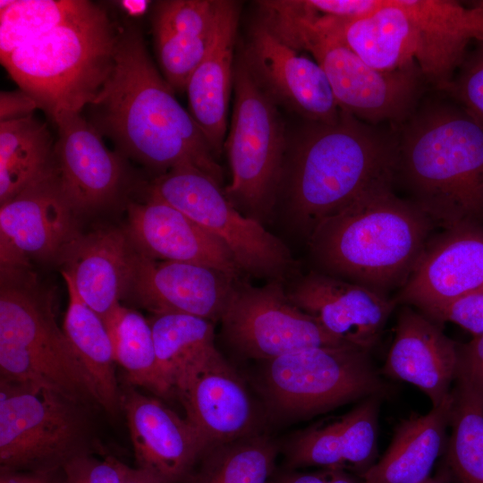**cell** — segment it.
Returning <instances> with one entry per match:
<instances>
[{
  "mask_svg": "<svg viewBox=\"0 0 483 483\" xmlns=\"http://www.w3.org/2000/svg\"><path fill=\"white\" fill-rule=\"evenodd\" d=\"M459 343L449 338L441 325L409 305L397 316L394 338L382 372L410 383L422 391L432 407L452 392L458 366Z\"/></svg>",
  "mask_w": 483,
  "mask_h": 483,
  "instance_id": "23",
  "label": "cell"
},
{
  "mask_svg": "<svg viewBox=\"0 0 483 483\" xmlns=\"http://www.w3.org/2000/svg\"><path fill=\"white\" fill-rule=\"evenodd\" d=\"M416 38L415 62L428 84L445 91L472 42L483 41V0H396Z\"/></svg>",
  "mask_w": 483,
  "mask_h": 483,
  "instance_id": "21",
  "label": "cell"
},
{
  "mask_svg": "<svg viewBox=\"0 0 483 483\" xmlns=\"http://www.w3.org/2000/svg\"><path fill=\"white\" fill-rule=\"evenodd\" d=\"M0 379L101 408L93 385L57 323L53 291L28 267H1Z\"/></svg>",
  "mask_w": 483,
  "mask_h": 483,
  "instance_id": "6",
  "label": "cell"
},
{
  "mask_svg": "<svg viewBox=\"0 0 483 483\" xmlns=\"http://www.w3.org/2000/svg\"><path fill=\"white\" fill-rule=\"evenodd\" d=\"M453 394L426 414L411 415L395 428L392 441L360 483H421L445 451Z\"/></svg>",
  "mask_w": 483,
  "mask_h": 483,
  "instance_id": "28",
  "label": "cell"
},
{
  "mask_svg": "<svg viewBox=\"0 0 483 483\" xmlns=\"http://www.w3.org/2000/svg\"><path fill=\"white\" fill-rule=\"evenodd\" d=\"M222 0H165L153 4L151 29L160 72L175 92L188 80L214 39Z\"/></svg>",
  "mask_w": 483,
  "mask_h": 483,
  "instance_id": "25",
  "label": "cell"
},
{
  "mask_svg": "<svg viewBox=\"0 0 483 483\" xmlns=\"http://www.w3.org/2000/svg\"><path fill=\"white\" fill-rule=\"evenodd\" d=\"M120 393L136 467L164 483H189L207 451L195 428L135 386L124 383Z\"/></svg>",
  "mask_w": 483,
  "mask_h": 483,
  "instance_id": "16",
  "label": "cell"
},
{
  "mask_svg": "<svg viewBox=\"0 0 483 483\" xmlns=\"http://www.w3.org/2000/svg\"><path fill=\"white\" fill-rule=\"evenodd\" d=\"M237 280L208 267L153 259L135 250L125 297L153 314H186L214 323Z\"/></svg>",
  "mask_w": 483,
  "mask_h": 483,
  "instance_id": "18",
  "label": "cell"
},
{
  "mask_svg": "<svg viewBox=\"0 0 483 483\" xmlns=\"http://www.w3.org/2000/svg\"><path fill=\"white\" fill-rule=\"evenodd\" d=\"M103 321L110 335L115 362L123 369L125 383L145 388L159 397H170L159 374L148 319L121 304Z\"/></svg>",
  "mask_w": 483,
  "mask_h": 483,
  "instance_id": "33",
  "label": "cell"
},
{
  "mask_svg": "<svg viewBox=\"0 0 483 483\" xmlns=\"http://www.w3.org/2000/svg\"><path fill=\"white\" fill-rule=\"evenodd\" d=\"M455 379H460L483 394V334L467 343H459Z\"/></svg>",
  "mask_w": 483,
  "mask_h": 483,
  "instance_id": "41",
  "label": "cell"
},
{
  "mask_svg": "<svg viewBox=\"0 0 483 483\" xmlns=\"http://www.w3.org/2000/svg\"><path fill=\"white\" fill-rule=\"evenodd\" d=\"M421 483H449L448 478L445 470L440 467L436 475L429 477Z\"/></svg>",
  "mask_w": 483,
  "mask_h": 483,
  "instance_id": "48",
  "label": "cell"
},
{
  "mask_svg": "<svg viewBox=\"0 0 483 483\" xmlns=\"http://www.w3.org/2000/svg\"><path fill=\"white\" fill-rule=\"evenodd\" d=\"M379 400V395L365 398L335 420L346 469L358 477L376 463Z\"/></svg>",
  "mask_w": 483,
  "mask_h": 483,
  "instance_id": "36",
  "label": "cell"
},
{
  "mask_svg": "<svg viewBox=\"0 0 483 483\" xmlns=\"http://www.w3.org/2000/svg\"><path fill=\"white\" fill-rule=\"evenodd\" d=\"M53 122L55 172L74 211L79 216L113 204L125 186V157L106 146L81 113L60 114Z\"/></svg>",
  "mask_w": 483,
  "mask_h": 483,
  "instance_id": "15",
  "label": "cell"
},
{
  "mask_svg": "<svg viewBox=\"0 0 483 483\" xmlns=\"http://www.w3.org/2000/svg\"><path fill=\"white\" fill-rule=\"evenodd\" d=\"M268 483H275L274 481H269Z\"/></svg>",
  "mask_w": 483,
  "mask_h": 483,
  "instance_id": "49",
  "label": "cell"
},
{
  "mask_svg": "<svg viewBox=\"0 0 483 483\" xmlns=\"http://www.w3.org/2000/svg\"><path fill=\"white\" fill-rule=\"evenodd\" d=\"M147 195L180 210L217 238L242 273L268 281L284 279L296 262L288 247L262 223L243 215L221 184L194 166H178L155 177Z\"/></svg>",
  "mask_w": 483,
  "mask_h": 483,
  "instance_id": "11",
  "label": "cell"
},
{
  "mask_svg": "<svg viewBox=\"0 0 483 483\" xmlns=\"http://www.w3.org/2000/svg\"><path fill=\"white\" fill-rule=\"evenodd\" d=\"M55 141L33 114L0 122V204L53 172Z\"/></svg>",
  "mask_w": 483,
  "mask_h": 483,
  "instance_id": "31",
  "label": "cell"
},
{
  "mask_svg": "<svg viewBox=\"0 0 483 483\" xmlns=\"http://www.w3.org/2000/svg\"><path fill=\"white\" fill-rule=\"evenodd\" d=\"M121 483H164L151 474L120 461Z\"/></svg>",
  "mask_w": 483,
  "mask_h": 483,
  "instance_id": "44",
  "label": "cell"
},
{
  "mask_svg": "<svg viewBox=\"0 0 483 483\" xmlns=\"http://www.w3.org/2000/svg\"><path fill=\"white\" fill-rule=\"evenodd\" d=\"M160 377L174 396L192 372L217 352L213 322L186 314H153L148 319Z\"/></svg>",
  "mask_w": 483,
  "mask_h": 483,
  "instance_id": "30",
  "label": "cell"
},
{
  "mask_svg": "<svg viewBox=\"0 0 483 483\" xmlns=\"http://www.w3.org/2000/svg\"><path fill=\"white\" fill-rule=\"evenodd\" d=\"M242 57L259 88L309 123H333L341 108L321 66L262 22L250 30Z\"/></svg>",
  "mask_w": 483,
  "mask_h": 483,
  "instance_id": "14",
  "label": "cell"
},
{
  "mask_svg": "<svg viewBox=\"0 0 483 483\" xmlns=\"http://www.w3.org/2000/svg\"><path fill=\"white\" fill-rule=\"evenodd\" d=\"M483 127V41L468 50L450 84L442 91Z\"/></svg>",
  "mask_w": 483,
  "mask_h": 483,
  "instance_id": "38",
  "label": "cell"
},
{
  "mask_svg": "<svg viewBox=\"0 0 483 483\" xmlns=\"http://www.w3.org/2000/svg\"><path fill=\"white\" fill-rule=\"evenodd\" d=\"M427 317L440 325L453 322L474 336L483 334V287L445 304Z\"/></svg>",
  "mask_w": 483,
  "mask_h": 483,
  "instance_id": "39",
  "label": "cell"
},
{
  "mask_svg": "<svg viewBox=\"0 0 483 483\" xmlns=\"http://www.w3.org/2000/svg\"><path fill=\"white\" fill-rule=\"evenodd\" d=\"M284 452L286 464L291 469L320 467L346 470L335 420L295 433L286 444Z\"/></svg>",
  "mask_w": 483,
  "mask_h": 483,
  "instance_id": "37",
  "label": "cell"
},
{
  "mask_svg": "<svg viewBox=\"0 0 483 483\" xmlns=\"http://www.w3.org/2000/svg\"><path fill=\"white\" fill-rule=\"evenodd\" d=\"M233 89L224 145L231 182L223 191L243 215L262 223L279 195L288 140L277 106L257 84L242 55L234 65Z\"/></svg>",
  "mask_w": 483,
  "mask_h": 483,
  "instance_id": "9",
  "label": "cell"
},
{
  "mask_svg": "<svg viewBox=\"0 0 483 483\" xmlns=\"http://www.w3.org/2000/svg\"><path fill=\"white\" fill-rule=\"evenodd\" d=\"M88 107V120L125 158L159 174L194 166L222 183V168L210 144L154 64L140 30L131 22L119 27L113 70Z\"/></svg>",
  "mask_w": 483,
  "mask_h": 483,
  "instance_id": "1",
  "label": "cell"
},
{
  "mask_svg": "<svg viewBox=\"0 0 483 483\" xmlns=\"http://www.w3.org/2000/svg\"><path fill=\"white\" fill-rule=\"evenodd\" d=\"M64 483H121L120 461L94 454L77 458L64 467Z\"/></svg>",
  "mask_w": 483,
  "mask_h": 483,
  "instance_id": "40",
  "label": "cell"
},
{
  "mask_svg": "<svg viewBox=\"0 0 483 483\" xmlns=\"http://www.w3.org/2000/svg\"><path fill=\"white\" fill-rule=\"evenodd\" d=\"M326 483H360V478L345 469H325Z\"/></svg>",
  "mask_w": 483,
  "mask_h": 483,
  "instance_id": "46",
  "label": "cell"
},
{
  "mask_svg": "<svg viewBox=\"0 0 483 483\" xmlns=\"http://www.w3.org/2000/svg\"><path fill=\"white\" fill-rule=\"evenodd\" d=\"M483 287V225H461L432 234L394 299L428 316Z\"/></svg>",
  "mask_w": 483,
  "mask_h": 483,
  "instance_id": "17",
  "label": "cell"
},
{
  "mask_svg": "<svg viewBox=\"0 0 483 483\" xmlns=\"http://www.w3.org/2000/svg\"><path fill=\"white\" fill-rule=\"evenodd\" d=\"M150 3L149 1L141 0H123L119 1L118 4L130 16L140 17L148 10Z\"/></svg>",
  "mask_w": 483,
  "mask_h": 483,
  "instance_id": "47",
  "label": "cell"
},
{
  "mask_svg": "<svg viewBox=\"0 0 483 483\" xmlns=\"http://www.w3.org/2000/svg\"><path fill=\"white\" fill-rule=\"evenodd\" d=\"M39 108L36 100L22 89L1 91L0 122L30 115Z\"/></svg>",
  "mask_w": 483,
  "mask_h": 483,
  "instance_id": "42",
  "label": "cell"
},
{
  "mask_svg": "<svg viewBox=\"0 0 483 483\" xmlns=\"http://www.w3.org/2000/svg\"><path fill=\"white\" fill-rule=\"evenodd\" d=\"M118 35L107 12L89 2L1 63L53 120L60 114L81 113L92 103L113 70Z\"/></svg>",
  "mask_w": 483,
  "mask_h": 483,
  "instance_id": "5",
  "label": "cell"
},
{
  "mask_svg": "<svg viewBox=\"0 0 483 483\" xmlns=\"http://www.w3.org/2000/svg\"><path fill=\"white\" fill-rule=\"evenodd\" d=\"M220 321L234 349L266 361L302 349L349 344L299 309L281 280L262 286L237 280Z\"/></svg>",
  "mask_w": 483,
  "mask_h": 483,
  "instance_id": "12",
  "label": "cell"
},
{
  "mask_svg": "<svg viewBox=\"0 0 483 483\" xmlns=\"http://www.w3.org/2000/svg\"><path fill=\"white\" fill-rule=\"evenodd\" d=\"M435 226L390 185L324 219L307 241L318 271L389 295L409 279Z\"/></svg>",
  "mask_w": 483,
  "mask_h": 483,
  "instance_id": "4",
  "label": "cell"
},
{
  "mask_svg": "<svg viewBox=\"0 0 483 483\" xmlns=\"http://www.w3.org/2000/svg\"><path fill=\"white\" fill-rule=\"evenodd\" d=\"M307 21L331 33L376 70L389 72L416 64L415 33L396 0H380L378 9L357 19L311 14Z\"/></svg>",
  "mask_w": 483,
  "mask_h": 483,
  "instance_id": "27",
  "label": "cell"
},
{
  "mask_svg": "<svg viewBox=\"0 0 483 483\" xmlns=\"http://www.w3.org/2000/svg\"><path fill=\"white\" fill-rule=\"evenodd\" d=\"M443 94L395 128L394 189L443 229L483 225V127Z\"/></svg>",
  "mask_w": 483,
  "mask_h": 483,
  "instance_id": "2",
  "label": "cell"
},
{
  "mask_svg": "<svg viewBox=\"0 0 483 483\" xmlns=\"http://www.w3.org/2000/svg\"><path fill=\"white\" fill-rule=\"evenodd\" d=\"M134 252L125 230L103 228L80 233L58 262L64 279L104 320L125 298Z\"/></svg>",
  "mask_w": 483,
  "mask_h": 483,
  "instance_id": "24",
  "label": "cell"
},
{
  "mask_svg": "<svg viewBox=\"0 0 483 483\" xmlns=\"http://www.w3.org/2000/svg\"><path fill=\"white\" fill-rule=\"evenodd\" d=\"M275 483H326V470L317 472L298 473L288 472L273 480Z\"/></svg>",
  "mask_w": 483,
  "mask_h": 483,
  "instance_id": "45",
  "label": "cell"
},
{
  "mask_svg": "<svg viewBox=\"0 0 483 483\" xmlns=\"http://www.w3.org/2000/svg\"><path fill=\"white\" fill-rule=\"evenodd\" d=\"M276 455V444L260 434L216 445L203 454L189 483H268Z\"/></svg>",
  "mask_w": 483,
  "mask_h": 483,
  "instance_id": "34",
  "label": "cell"
},
{
  "mask_svg": "<svg viewBox=\"0 0 483 483\" xmlns=\"http://www.w3.org/2000/svg\"><path fill=\"white\" fill-rule=\"evenodd\" d=\"M85 0H1L0 59L84 9Z\"/></svg>",
  "mask_w": 483,
  "mask_h": 483,
  "instance_id": "35",
  "label": "cell"
},
{
  "mask_svg": "<svg viewBox=\"0 0 483 483\" xmlns=\"http://www.w3.org/2000/svg\"><path fill=\"white\" fill-rule=\"evenodd\" d=\"M0 483H64V470L32 471L0 467Z\"/></svg>",
  "mask_w": 483,
  "mask_h": 483,
  "instance_id": "43",
  "label": "cell"
},
{
  "mask_svg": "<svg viewBox=\"0 0 483 483\" xmlns=\"http://www.w3.org/2000/svg\"><path fill=\"white\" fill-rule=\"evenodd\" d=\"M452 394L451 434L440 467L449 483H483V394L460 379Z\"/></svg>",
  "mask_w": 483,
  "mask_h": 483,
  "instance_id": "32",
  "label": "cell"
},
{
  "mask_svg": "<svg viewBox=\"0 0 483 483\" xmlns=\"http://www.w3.org/2000/svg\"><path fill=\"white\" fill-rule=\"evenodd\" d=\"M369 353L352 344L319 346L266 361L261 386L271 413L305 418L386 394Z\"/></svg>",
  "mask_w": 483,
  "mask_h": 483,
  "instance_id": "10",
  "label": "cell"
},
{
  "mask_svg": "<svg viewBox=\"0 0 483 483\" xmlns=\"http://www.w3.org/2000/svg\"><path fill=\"white\" fill-rule=\"evenodd\" d=\"M95 408L55 391L0 379V467L62 470L100 451Z\"/></svg>",
  "mask_w": 483,
  "mask_h": 483,
  "instance_id": "8",
  "label": "cell"
},
{
  "mask_svg": "<svg viewBox=\"0 0 483 483\" xmlns=\"http://www.w3.org/2000/svg\"><path fill=\"white\" fill-rule=\"evenodd\" d=\"M396 130L341 109L333 123H309L288 145L279 193L308 239L324 219L362 197L394 186Z\"/></svg>",
  "mask_w": 483,
  "mask_h": 483,
  "instance_id": "3",
  "label": "cell"
},
{
  "mask_svg": "<svg viewBox=\"0 0 483 483\" xmlns=\"http://www.w3.org/2000/svg\"><path fill=\"white\" fill-rule=\"evenodd\" d=\"M286 292L329 334L369 352L398 305L390 295L318 270L298 277Z\"/></svg>",
  "mask_w": 483,
  "mask_h": 483,
  "instance_id": "19",
  "label": "cell"
},
{
  "mask_svg": "<svg viewBox=\"0 0 483 483\" xmlns=\"http://www.w3.org/2000/svg\"><path fill=\"white\" fill-rule=\"evenodd\" d=\"M125 232L140 253L157 260L192 263L240 279L243 274L229 250L168 203L147 195L130 202Z\"/></svg>",
  "mask_w": 483,
  "mask_h": 483,
  "instance_id": "22",
  "label": "cell"
},
{
  "mask_svg": "<svg viewBox=\"0 0 483 483\" xmlns=\"http://www.w3.org/2000/svg\"><path fill=\"white\" fill-rule=\"evenodd\" d=\"M240 4L222 0L211 46L191 75L186 93L189 112L218 157L226 138L228 106L233 85V52Z\"/></svg>",
  "mask_w": 483,
  "mask_h": 483,
  "instance_id": "26",
  "label": "cell"
},
{
  "mask_svg": "<svg viewBox=\"0 0 483 483\" xmlns=\"http://www.w3.org/2000/svg\"><path fill=\"white\" fill-rule=\"evenodd\" d=\"M69 302L63 329L96 391L99 405L110 417L122 413L121 393L110 335L102 318L64 280Z\"/></svg>",
  "mask_w": 483,
  "mask_h": 483,
  "instance_id": "29",
  "label": "cell"
},
{
  "mask_svg": "<svg viewBox=\"0 0 483 483\" xmlns=\"http://www.w3.org/2000/svg\"><path fill=\"white\" fill-rule=\"evenodd\" d=\"M175 396L207 451L259 434L261 414L241 377L218 351L192 372Z\"/></svg>",
  "mask_w": 483,
  "mask_h": 483,
  "instance_id": "20",
  "label": "cell"
},
{
  "mask_svg": "<svg viewBox=\"0 0 483 483\" xmlns=\"http://www.w3.org/2000/svg\"><path fill=\"white\" fill-rule=\"evenodd\" d=\"M262 22L291 47L309 53L325 72L340 108L362 122L396 128L425 96L428 82L417 64L378 71L311 21L267 14Z\"/></svg>",
  "mask_w": 483,
  "mask_h": 483,
  "instance_id": "7",
  "label": "cell"
},
{
  "mask_svg": "<svg viewBox=\"0 0 483 483\" xmlns=\"http://www.w3.org/2000/svg\"><path fill=\"white\" fill-rule=\"evenodd\" d=\"M77 218L54 168L1 204V267H29L30 260L58 262L80 234Z\"/></svg>",
  "mask_w": 483,
  "mask_h": 483,
  "instance_id": "13",
  "label": "cell"
}]
</instances>
